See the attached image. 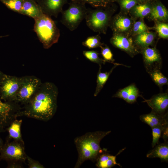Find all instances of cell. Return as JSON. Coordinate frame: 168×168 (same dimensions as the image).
<instances>
[{"instance_id":"1","label":"cell","mask_w":168,"mask_h":168,"mask_svg":"<svg viewBox=\"0 0 168 168\" xmlns=\"http://www.w3.org/2000/svg\"><path fill=\"white\" fill-rule=\"evenodd\" d=\"M58 89L53 83H42L29 100L24 105L21 116L47 121L56 113Z\"/></svg>"},{"instance_id":"2","label":"cell","mask_w":168,"mask_h":168,"mask_svg":"<svg viewBox=\"0 0 168 168\" xmlns=\"http://www.w3.org/2000/svg\"><path fill=\"white\" fill-rule=\"evenodd\" d=\"M111 131H96L88 132L76 138L74 143L78 153V158L75 168H79L85 161L90 160L95 162L99 156L107 151L100 146L101 140L111 133Z\"/></svg>"},{"instance_id":"3","label":"cell","mask_w":168,"mask_h":168,"mask_svg":"<svg viewBox=\"0 0 168 168\" xmlns=\"http://www.w3.org/2000/svg\"><path fill=\"white\" fill-rule=\"evenodd\" d=\"M34 20V31L44 48H49L58 42L60 35L59 29L51 17L44 13Z\"/></svg>"},{"instance_id":"4","label":"cell","mask_w":168,"mask_h":168,"mask_svg":"<svg viewBox=\"0 0 168 168\" xmlns=\"http://www.w3.org/2000/svg\"><path fill=\"white\" fill-rule=\"evenodd\" d=\"M114 12L108 8L88 11L85 18L86 25L94 32L105 34Z\"/></svg>"},{"instance_id":"5","label":"cell","mask_w":168,"mask_h":168,"mask_svg":"<svg viewBox=\"0 0 168 168\" xmlns=\"http://www.w3.org/2000/svg\"><path fill=\"white\" fill-rule=\"evenodd\" d=\"M77 1L62 13V23L72 31L76 29L85 18L88 11L83 5L84 2Z\"/></svg>"},{"instance_id":"6","label":"cell","mask_w":168,"mask_h":168,"mask_svg":"<svg viewBox=\"0 0 168 168\" xmlns=\"http://www.w3.org/2000/svg\"><path fill=\"white\" fill-rule=\"evenodd\" d=\"M21 79V77L2 73L0 77V97L3 101L6 102H15Z\"/></svg>"},{"instance_id":"7","label":"cell","mask_w":168,"mask_h":168,"mask_svg":"<svg viewBox=\"0 0 168 168\" xmlns=\"http://www.w3.org/2000/svg\"><path fill=\"white\" fill-rule=\"evenodd\" d=\"M2 72L0 71V77ZM22 108L15 102H6L0 97V133L7 130L11 123L21 117Z\"/></svg>"},{"instance_id":"8","label":"cell","mask_w":168,"mask_h":168,"mask_svg":"<svg viewBox=\"0 0 168 168\" xmlns=\"http://www.w3.org/2000/svg\"><path fill=\"white\" fill-rule=\"evenodd\" d=\"M21 77V83L15 102L24 105L42 82L40 79L34 76H26Z\"/></svg>"},{"instance_id":"9","label":"cell","mask_w":168,"mask_h":168,"mask_svg":"<svg viewBox=\"0 0 168 168\" xmlns=\"http://www.w3.org/2000/svg\"><path fill=\"white\" fill-rule=\"evenodd\" d=\"M0 154L1 159L9 162H24L26 159L24 143L16 140L6 142L0 151Z\"/></svg>"},{"instance_id":"10","label":"cell","mask_w":168,"mask_h":168,"mask_svg":"<svg viewBox=\"0 0 168 168\" xmlns=\"http://www.w3.org/2000/svg\"><path fill=\"white\" fill-rule=\"evenodd\" d=\"M142 56L145 68L148 73L154 70H160L162 67V58L156 46L147 47L140 51Z\"/></svg>"},{"instance_id":"11","label":"cell","mask_w":168,"mask_h":168,"mask_svg":"<svg viewBox=\"0 0 168 168\" xmlns=\"http://www.w3.org/2000/svg\"><path fill=\"white\" fill-rule=\"evenodd\" d=\"M110 42L114 47L124 51L131 57L140 53L135 45L131 36L122 34L113 33Z\"/></svg>"},{"instance_id":"12","label":"cell","mask_w":168,"mask_h":168,"mask_svg":"<svg viewBox=\"0 0 168 168\" xmlns=\"http://www.w3.org/2000/svg\"><path fill=\"white\" fill-rule=\"evenodd\" d=\"M135 20L128 14L120 12L112 17L109 26L113 33L122 34L129 36Z\"/></svg>"},{"instance_id":"13","label":"cell","mask_w":168,"mask_h":168,"mask_svg":"<svg viewBox=\"0 0 168 168\" xmlns=\"http://www.w3.org/2000/svg\"><path fill=\"white\" fill-rule=\"evenodd\" d=\"M144 99L142 102H146L151 108L152 112L160 115L168 113V93L166 92L154 95L149 99Z\"/></svg>"},{"instance_id":"14","label":"cell","mask_w":168,"mask_h":168,"mask_svg":"<svg viewBox=\"0 0 168 168\" xmlns=\"http://www.w3.org/2000/svg\"><path fill=\"white\" fill-rule=\"evenodd\" d=\"M157 35L156 32L148 31L132 37L135 45L140 52L141 50L146 48L156 46Z\"/></svg>"},{"instance_id":"15","label":"cell","mask_w":168,"mask_h":168,"mask_svg":"<svg viewBox=\"0 0 168 168\" xmlns=\"http://www.w3.org/2000/svg\"><path fill=\"white\" fill-rule=\"evenodd\" d=\"M66 0H42L39 5L43 13L50 16L57 17L61 12Z\"/></svg>"},{"instance_id":"16","label":"cell","mask_w":168,"mask_h":168,"mask_svg":"<svg viewBox=\"0 0 168 168\" xmlns=\"http://www.w3.org/2000/svg\"><path fill=\"white\" fill-rule=\"evenodd\" d=\"M150 21L167 22L168 12L165 7L160 2L152 5L150 13L147 16Z\"/></svg>"},{"instance_id":"17","label":"cell","mask_w":168,"mask_h":168,"mask_svg":"<svg viewBox=\"0 0 168 168\" xmlns=\"http://www.w3.org/2000/svg\"><path fill=\"white\" fill-rule=\"evenodd\" d=\"M139 119L151 128L168 124V113L162 115L151 111L149 113L141 115Z\"/></svg>"},{"instance_id":"18","label":"cell","mask_w":168,"mask_h":168,"mask_svg":"<svg viewBox=\"0 0 168 168\" xmlns=\"http://www.w3.org/2000/svg\"><path fill=\"white\" fill-rule=\"evenodd\" d=\"M125 148L119 151L115 156L109 154L105 151L100 155L97 158L96 166L99 168H110L115 166H121L120 164L116 161V157L122 152Z\"/></svg>"},{"instance_id":"19","label":"cell","mask_w":168,"mask_h":168,"mask_svg":"<svg viewBox=\"0 0 168 168\" xmlns=\"http://www.w3.org/2000/svg\"><path fill=\"white\" fill-rule=\"evenodd\" d=\"M20 13L35 19L40 17L43 13L40 6L33 0H24Z\"/></svg>"},{"instance_id":"20","label":"cell","mask_w":168,"mask_h":168,"mask_svg":"<svg viewBox=\"0 0 168 168\" xmlns=\"http://www.w3.org/2000/svg\"><path fill=\"white\" fill-rule=\"evenodd\" d=\"M147 154L146 156L148 158H159L162 161H168V142L156 145Z\"/></svg>"},{"instance_id":"21","label":"cell","mask_w":168,"mask_h":168,"mask_svg":"<svg viewBox=\"0 0 168 168\" xmlns=\"http://www.w3.org/2000/svg\"><path fill=\"white\" fill-rule=\"evenodd\" d=\"M152 5L149 3L137 4L129 11L130 16L134 20L143 19L151 12Z\"/></svg>"},{"instance_id":"22","label":"cell","mask_w":168,"mask_h":168,"mask_svg":"<svg viewBox=\"0 0 168 168\" xmlns=\"http://www.w3.org/2000/svg\"><path fill=\"white\" fill-rule=\"evenodd\" d=\"M22 122V119H16L11 123L7 129L8 133L9 138L24 143L21 132Z\"/></svg>"},{"instance_id":"23","label":"cell","mask_w":168,"mask_h":168,"mask_svg":"<svg viewBox=\"0 0 168 168\" xmlns=\"http://www.w3.org/2000/svg\"><path fill=\"white\" fill-rule=\"evenodd\" d=\"M119 65V64L117 63L115 64L109 72H101V66H99V68L97 76L96 86L95 92L94 93L95 96H97L99 94L107 81L110 75L112 73L114 69L117 65Z\"/></svg>"},{"instance_id":"24","label":"cell","mask_w":168,"mask_h":168,"mask_svg":"<svg viewBox=\"0 0 168 168\" xmlns=\"http://www.w3.org/2000/svg\"><path fill=\"white\" fill-rule=\"evenodd\" d=\"M148 73L152 80L161 89H162L163 86L168 85V78L161 72L160 70H154Z\"/></svg>"},{"instance_id":"25","label":"cell","mask_w":168,"mask_h":168,"mask_svg":"<svg viewBox=\"0 0 168 168\" xmlns=\"http://www.w3.org/2000/svg\"><path fill=\"white\" fill-rule=\"evenodd\" d=\"M149 28L145 24L143 19H140L138 21L135 20L133 24L129 36L132 37L149 31Z\"/></svg>"},{"instance_id":"26","label":"cell","mask_w":168,"mask_h":168,"mask_svg":"<svg viewBox=\"0 0 168 168\" xmlns=\"http://www.w3.org/2000/svg\"><path fill=\"white\" fill-rule=\"evenodd\" d=\"M153 28L155 30L158 36L160 38L168 39V24L166 22L155 21Z\"/></svg>"},{"instance_id":"27","label":"cell","mask_w":168,"mask_h":168,"mask_svg":"<svg viewBox=\"0 0 168 168\" xmlns=\"http://www.w3.org/2000/svg\"><path fill=\"white\" fill-rule=\"evenodd\" d=\"M101 37L99 35L87 37L82 43V44L88 48L91 49L101 47L104 44L100 41Z\"/></svg>"},{"instance_id":"28","label":"cell","mask_w":168,"mask_h":168,"mask_svg":"<svg viewBox=\"0 0 168 168\" xmlns=\"http://www.w3.org/2000/svg\"><path fill=\"white\" fill-rule=\"evenodd\" d=\"M83 54L87 59L92 62L98 64L99 66L105 64L106 62L104 59L99 57V54L96 51L84 50L83 52Z\"/></svg>"},{"instance_id":"29","label":"cell","mask_w":168,"mask_h":168,"mask_svg":"<svg viewBox=\"0 0 168 168\" xmlns=\"http://www.w3.org/2000/svg\"><path fill=\"white\" fill-rule=\"evenodd\" d=\"M167 124H168L152 128V145L153 148L159 143V139L161 137L162 131L165 127Z\"/></svg>"},{"instance_id":"30","label":"cell","mask_w":168,"mask_h":168,"mask_svg":"<svg viewBox=\"0 0 168 168\" xmlns=\"http://www.w3.org/2000/svg\"><path fill=\"white\" fill-rule=\"evenodd\" d=\"M121 7V12L129 14L130 10L138 3L137 0H120L119 1Z\"/></svg>"},{"instance_id":"31","label":"cell","mask_w":168,"mask_h":168,"mask_svg":"<svg viewBox=\"0 0 168 168\" xmlns=\"http://www.w3.org/2000/svg\"><path fill=\"white\" fill-rule=\"evenodd\" d=\"M2 1L9 8L20 13L24 0H3Z\"/></svg>"},{"instance_id":"32","label":"cell","mask_w":168,"mask_h":168,"mask_svg":"<svg viewBox=\"0 0 168 168\" xmlns=\"http://www.w3.org/2000/svg\"><path fill=\"white\" fill-rule=\"evenodd\" d=\"M135 85L134 84H132L119 90L112 97L120 98L126 101L131 91Z\"/></svg>"},{"instance_id":"33","label":"cell","mask_w":168,"mask_h":168,"mask_svg":"<svg viewBox=\"0 0 168 168\" xmlns=\"http://www.w3.org/2000/svg\"><path fill=\"white\" fill-rule=\"evenodd\" d=\"M100 48L101 54L104 59L106 62H109L114 64H116L113 63L115 60L113 58V54L110 48L104 44L100 47Z\"/></svg>"},{"instance_id":"34","label":"cell","mask_w":168,"mask_h":168,"mask_svg":"<svg viewBox=\"0 0 168 168\" xmlns=\"http://www.w3.org/2000/svg\"><path fill=\"white\" fill-rule=\"evenodd\" d=\"M140 96L139 90L135 85L131 91L126 101L128 103H133L136 101L137 98Z\"/></svg>"},{"instance_id":"35","label":"cell","mask_w":168,"mask_h":168,"mask_svg":"<svg viewBox=\"0 0 168 168\" xmlns=\"http://www.w3.org/2000/svg\"><path fill=\"white\" fill-rule=\"evenodd\" d=\"M83 2H86L96 7H105L110 2V0H76Z\"/></svg>"},{"instance_id":"36","label":"cell","mask_w":168,"mask_h":168,"mask_svg":"<svg viewBox=\"0 0 168 168\" xmlns=\"http://www.w3.org/2000/svg\"><path fill=\"white\" fill-rule=\"evenodd\" d=\"M26 160L29 168H44V166L38 161L35 160L26 155Z\"/></svg>"},{"instance_id":"37","label":"cell","mask_w":168,"mask_h":168,"mask_svg":"<svg viewBox=\"0 0 168 168\" xmlns=\"http://www.w3.org/2000/svg\"><path fill=\"white\" fill-rule=\"evenodd\" d=\"M164 142L168 141V124L166 125L164 128L161 136Z\"/></svg>"},{"instance_id":"38","label":"cell","mask_w":168,"mask_h":168,"mask_svg":"<svg viewBox=\"0 0 168 168\" xmlns=\"http://www.w3.org/2000/svg\"><path fill=\"white\" fill-rule=\"evenodd\" d=\"M18 161H10L8 166L9 168H22V166Z\"/></svg>"},{"instance_id":"39","label":"cell","mask_w":168,"mask_h":168,"mask_svg":"<svg viewBox=\"0 0 168 168\" xmlns=\"http://www.w3.org/2000/svg\"><path fill=\"white\" fill-rule=\"evenodd\" d=\"M4 144L0 136V151L3 147Z\"/></svg>"},{"instance_id":"40","label":"cell","mask_w":168,"mask_h":168,"mask_svg":"<svg viewBox=\"0 0 168 168\" xmlns=\"http://www.w3.org/2000/svg\"><path fill=\"white\" fill-rule=\"evenodd\" d=\"M149 0H138V1L141 2H144Z\"/></svg>"},{"instance_id":"41","label":"cell","mask_w":168,"mask_h":168,"mask_svg":"<svg viewBox=\"0 0 168 168\" xmlns=\"http://www.w3.org/2000/svg\"><path fill=\"white\" fill-rule=\"evenodd\" d=\"M3 36H0V38H1V37H3Z\"/></svg>"},{"instance_id":"42","label":"cell","mask_w":168,"mask_h":168,"mask_svg":"<svg viewBox=\"0 0 168 168\" xmlns=\"http://www.w3.org/2000/svg\"></svg>"}]
</instances>
